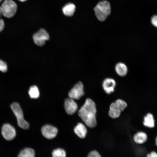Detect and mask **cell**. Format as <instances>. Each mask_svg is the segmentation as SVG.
<instances>
[{
  "label": "cell",
  "instance_id": "cell-24",
  "mask_svg": "<svg viewBox=\"0 0 157 157\" xmlns=\"http://www.w3.org/2000/svg\"><path fill=\"white\" fill-rule=\"evenodd\" d=\"M4 27V23L3 21L0 19V32L3 29Z\"/></svg>",
  "mask_w": 157,
  "mask_h": 157
},
{
  "label": "cell",
  "instance_id": "cell-19",
  "mask_svg": "<svg viewBox=\"0 0 157 157\" xmlns=\"http://www.w3.org/2000/svg\"><path fill=\"white\" fill-rule=\"evenodd\" d=\"M66 156L65 151L61 148L56 149L52 152L53 157H66Z\"/></svg>",
  "mask_w": 157,
  "mask_h": 157
},
{
  "label": "cell",
  "instance_id": "cell-25",
  "mask_svg": "<svg viewBox=\"0 0 157 157\" xmlns=\"http://www.w3.org/2000/svg\"><path fill=\"white\" fill-rule=\"evenodd\" d=\"M2 14L1 7L0 6V17Z\"/></svg>",
  "mask_w": 157,
  "mask_h": 157
},
{
  "label": "cell",
  "instance_id": "cell-3",
  "mask_svg": "<svg viewBox=\"0 0 157 157\" xmlns=\"http://www.w3.org/2000/svg\"><path fill=\"white\" fill-rule=\"evenodd\" d=\"M127 103L121 99L116 100L112 103L109 107V116L111 118L115 119L119 117L122 112L127 107Z\"/></svg>",
  "mask_w": 157,
  "mask_h": 157
},
{
  "label": "cell",
  "instance_id": "cell-10",
  "mask_svg": "<svg viewBox=\"0 0 157 157\" xmlns=\"http://www.w3.org/2000/svg\"><path fill=\"white\" fill-rule=\"evenodd\" d=\"M116 84V81L114 79L107 78L103 81L102 86L104 92L107 94H110L114 92Z\"/></svg>",
  "mask_w": 157,
  "mask_h": 157
},
{
  "label": "cell",
  "instance_id": "cell-22",
  "mask_svg": "<svg viewBox=\"0 0 157 157\" xmlns=\"http://www.w3.org/2000/svg\"><path fill=\"white\" fill-rule=\"evenodd\" d=\"M151 22L154 26L157 27V15H154L152 17Z\"/></svg>",
  "mask_w": 157,
  "mask_h": 157
},
{
  "label": "cell",
  "instance_id": "cell-15",
  "mask_svg": "<svg viewBox=\"0 0 157 157\" xmlns=\"http://www.w3.org/2000/svg\"><path fill=\"white\" fill-rule=\"evenodd\" d=\"M75 6L72 3H68L65 5L63 8L62 10L64 14L68 16L73 15L75 10Z\"/></svg>",
  "mask_w": 157,
  "mask_h": 157
},
{
  "label": "cell",
  "instance_id": "cell-20",
  "mask_svg": "<svg viewBox=\"0 0 157 157\" xmlns=\"http://www.w3.org/2000/svg\"><path fill=\"white\" fill-rule=\"evenodd\" d=\"M87 157H102V156L97 151L93 150L88 153Z\"/></svg>",
  "mask_w": 157,
  "mask_h": 157
},
{
  "label": "cell",
  "instance_id": "cell-12",
  "mask_svg": "<svg viewBox=\"0 0 157 157\" xmlns=\"http://www.w3.org/2000/svg\"><path fill=\"white\" fill-rule=\"evenodd\" d=\"M74 132L81 138H84L86 135L87 130L85 125L81 123H78L74 128Z\"/></svg>",
  "mask_w": 157,
  "mask_h": 157
},
{
  "label": "cell",
  "instance_id": "cell-23",
  "mask_svg": "<svg viewBox=\"0 0 157 157\" xmlns=\"http://www.w3.org/2000/svg\"><path fill=\"white\" fill-rule=\"evenodd\" d=\"M146 157H157V153L154 151H152L148 154Z\"/></svg>",
  "mask_w": 157,
  "mask_h": 157
},
{
  "label": "cell",
  "instance_id": "cell-21",
  "mask_svg": "<svg viewBox=\"0 0 157 157\" xmlns=\"http://www.w3.org/2000/svg\"><path fill=\"white\" fill-rule=\"evenodd\" d=\"M7 71V66L6 63L0 60V71L5 72Z\"/></svg>",
  "mask_w": 157,
  "mask_h": 157
},
{
  "label": "cell",
  "instance_id": "cell-5",
  "mask_svg": "<svg viewBox=\"0 0 157 157\" xmlns=\"http://www.w3.org/2000/svg\"><path fill=\"white\" fill-rule=\"evenodd\" d=\"M1 7L2 14L5 17L10 18L15 14L17 5L12 0H5L2 3Z\"/></svg>",
  "mask_w": 157,
  "mask_h": 157
},
{
  "label": "cell",
  "instance_id": "cell-11",
  "mask_svg": "<svg viewBox=\"0 0 157 157\" xmlns=\"http://www.w3.org/2000/svg\"><path fill=\"white\" fill-rule=\"evenodd\" d=\"M64 107L67 113L69 115L75 113L78 109V106L74 99L69 98L65 101Z\"/></svg>",
  "mask_w": 157,
  "mask_h": 157
},
{
  "label": "cell",
  "instance_id": "cell-16",
  "mask_svg": "<svg viewBox=\"0 0 157 157\" xmlns=\"http://www.w3.org/2000/svg\"><path fill=\"white\" fill-rule=\"evenodd\" d=\"M143 124L145 126L150 128L154 126V120L151 114L148 113L144 117Z\"/></svg>",
  "mask_w": 157,
  "mask_h": 157
},
{
  "label": "cell",
  "instance_id": "cell-8",
  "mask_svg": "<svg viewBox=\"0 0 157 157\" xmlns=\"http://www.w3.org/2000/svg\"><path fill=\"white\" fill-rule=\"evenodd\" d=\"M1 133L3 138L8 141L13 139L16 135L14 128L8 124H5L3 126L1 129Z\"/></svg>",
  "mask_w": 157,
  "mask_h": 157
},
{
  "label": "cell",
  "instance_id": "cell-9",
  "mask_svg": "<svg viewBox=\"0 0 157 157\" xmlns=\"http://www.w3.org/2000/svg\"><path fill=\"white\" fill-rule=\"evenodd\" d=\"M42 134L48 139H52L57 135L58 130L56 128L50 125L44 126L41 129Z\"/></svg>",
  "mask_w": 157,
  "mask_h": 157
},
{
  "label": "cell",
  "instance_id": "cell-7",
  "mask_svg": "<svg viewBox=\"0 0 157 157\" xmlns=\"http://www.w3.org/2000/svg\"><path fill=\"white\" fill-rule=\"evenodd\" d=\"M49 35L44 29L41 28L33 35V39L35 43L39 46H42L49 39Z\"/></svg>",
  "mask_w": 157,
  "mask_h": 157
},
{
  "label": "cell",
  "instance_id": "cell-18",
  "mask_svg": "<svg viewBox=\"0 0 157 157\" xmlns=\"http://www.w3.org/2000/svg\"><path fill=\"white\" fill-rule=\"evenodd\" d=\"M30 97L32 99H37L40 96V92L38 87L35 85L31 86L28 90Z\"/></svg>",
  "mask_w": 157,
  "mask_h": 157
},
{
  "label": "cell",
  "instance_id": "cell-28",
  "mask_svg": "<svg viewBox=\"0 0 157 157\" xmlns=\"http://www.w3.org/2000/svg\"><path fill=\"white\" fill-rule=\"evenodd\" d=\"M3 0H0V2H1Z\"/></svg>",
  "mask_w": 157,
  "mask_h": 157
},
{
  "label": "cell",
  "instance_id": "cell-1",
  "mask_svg": "<svg viewBox=\"0 0 157 157\" xmlns=\"http://www.w3.org/2000/svg\"><path fill=\"white\" fill-rule=\"evenodd\" d=\"M97 109L94 102L87 98L78 111V115L85 124L90 128H94L97 125Z\"/></svg>",
  "mask_w": 157,
  "mask_h": 157
},
{
  "label": "cell",
  "instance_id": "cell-13",
  "mask_svg": "<svg viewBox=\"0 0 157 157\" xmlns=\"http://www.w3.org/2000/svg\"><path fill=\"white\" fill-rule=\"evenodd\" d=\"M115 69L116 73L122 77L126 76L128 72V69L126 65L121 62L118 63L116 64Z\"/></svg>",
  "mask_w": 157,
  "mask_h": 157
},
{
  "label": "cell",
  "instance_id": "cell-26",
  "mask_svg": "<svg viewBox=\"0 0 157 157\" xmlns=\"http://www.w3.org/2000/svg\"><path fill=\"white\" fill-rule=\"evenodd\" d=\"M156 144L157 146V136H156Z\"/></svg>",
  "mask_w": 157,
  "mask_h": 157
},
{
  "label": "cell",
  "instance_id": "cell-4",
  "mask_svg": "<svg viewBox=\"0 0 157 157\" xmlns=\"http://www.w3.org/2000/svg\"><path fill=\"white\" fill-rule=\"evenodd\" d=\"M11 108L17 118L18 126L23 129H28L29 124L24 119L23 111L19 104L17 102L13 103L11 105Z\"/></svg>",
  "mask_w": 157,
  "mask_h": 157
},
{
  "label": "cell",
  "instance_id": "cell-17",
  "mask_svg": "<svg viewBox=\"0 0 157 157\" xmlns=\"http://www.w3.org/2000/svg\"><path fill=\"white\" fill-rule=\"evenodd\" d=\"M34 151L32 149L26 148L22 150L19 153L18 157H35Z\"/></svg>",
  "mask_w": 157,
  "mask_h": 157
},
{
  "label": "cell",
  "instance_id": "cell-14",
  "mask_svg": "<svg viewBox=\"0 0 157 157\" xmlns=\"http://www.w3.org/2000/svg\"><path fill=\"white\" fill-rule=\"evenodd\" d=\"M147 140V134L144 132L140 131L135 133L133 136L134 142L138 144H142L145 142Z\"/></svg>",
  "mask_w": 157,
  "mask_h": 157
},
{
  "label": "cell",
  "instance_id": "cell-6",
  "mask_svg": "<svg viewBox=\"0 0 157 157\" xmlns=\"http://www.w3.org/2000/svg\"><path fill=\"white\" fill-rule=\"evenodd\" d=\"M84 94L83 85L80 81L76 84L69 91L68 96L69 98L73 99H79Z\"/></svg>",
  "mask_w": 157,
  "mask_h": 157
},
{
  "label": "cell",
  "instance_id": "cell-27",
  "mask_svg": "<svg viewBox=\"0 0 157 157\" xmlns=\"http://www.w3.org/2000/svg\"><path fill=\"white\" fill-rule=\"evenodd\" d=\"M19 0L20 1L23 2V1H25L27 0Z\"/></svg>",
  "mask_w": 157,
  "mask_h": 157
},
{
  "label": "cell",
  "instance_id": "cell-2",
  "mask_svg": "<svg viewBox=\"0 0 157 157\" xmlns=\"http://www.w3.org/2000/svg\"><path fill=\"white\" fill-rule=\"evenodd\" d=\"M94 10L98 19L100 21H103L110 13V3L106 0L101 1L94 8Z\"/></svg>",
  "mask_w": 157,
  "mask_h": 157
}]
</instances>
